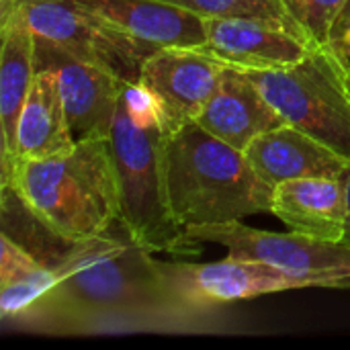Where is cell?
Returning <instances> with one entry per match:
<instances>
[{"label":"cell","mask_w":350,"mask_h":350,"mask_svg":"<svg viewBox=\"0 0 350 350\" xmlns=\"http://www.w3.org/2000/svg\"><path fill=\"white\" fill-rule=\"evenodd\" d=\"M209 314L168 285L162 260L123 226L115 250L64 277L10 322L47 334L199 330Z\"/></svg>","instance_id":"cell-1"},{"label":"cell","mask_w":350,"mask_h":350,"mask_svg":"<svg viewBox=\"0 0 350 350\" xmlns=\"http://www.w3.org/2000/svg\"><path fill=\"white\" fill-rule=\"evenodd\" d=\"M121 203V224L150 252L199 254L170 211L164 142L166 129L152 96L129 84L121 94L109 133Z\"/></svg>","instance_id":"cell-2"},{"label":"cell","mask_w":350,"mask_h":350,"mask_svg":"<svg viewBox=\"0 0 350 350\" xmlns=\"http://www.w3.org/2000/svg\"><path fill=\"white\" fill-rule=\"evenodd\" d=\"M164 170L170 211L180 228L271 213L275 189L242 150L191 121L166 133Z\"/></svg>","instance_id":"cell-3"},{"label":"cell","mask_w":350,"mask_h":350,"mask_svg":"<svg viewBox=\"0 0 350 350\" xmlns=\"http://www.w3.org/2000/svg\"><path fill=\"white\" fill-rule=\"evenodd\" d=\"M4 183H10L49 228L72 240L100 236L121 217L109 137L76 142L72 152L55 158H16Z\"/></svg>","instance_id":"cell-4"},{"label":"cell","mask_w":350,"mask_h":350,"mask_svg":"<svg viewBox=\"0 0 350 350\" xmlns=\"http://www.w3.org/2000/svg\"><path fill=\"white\" fill-rule=\"evenodd\" d=\"M283 121L350 162V96L345 64L318 47L304 59L267 70H244Z\"/></svg>","instance_id":"cell-5"},{"label":"cell","mask_w":350,"mask_h":350,"mask_svg":"<svg viewBox=\"0 0 350 350\" xmlns=\"http://www.w3.org/2000/svg\"><path fill=\"white\" fill-rule=\"evenodd\" d=\"M14 4L35 35L74 57L109 70L127 84H137L144 62L160 47L142 41L80 0H2Z\"/></svg>","instance_id":"cell-6"},{"label":"cell","mask_w":350,"mask_h":350,"mask_svg":"<svg viewBox=\"0 0 350 350\" xmlns=\"http://www.w3.org/2000/svg\"><path fill=\"white\" fill-rule=\"evenodd\" d=\"M193 242L224 246L228 254L265 262L301 287L350 289V246L295 232L277 234L248 228L240 219L187 228Z\"/></svg>","instance_id":"cell-7"},{"label":"cell","mask_w":350,"mask_h":350,"mask_svg":"<svg viewBox=\"0 0 350 350\" xmlns=\"http://www.w3.org/2000/svg\"><path fill=\"white\" fill-rule=\"evenodd\" d=\"M224 68L199 47H160L144 62L137 84L152 96L170 133L197 121L217 90Z\"/></svg>","instance_id":"cell-8"},{"label":"cell","mask_w":350,"mask_h":350,"mask_svg":"<svg viewBox=\"0 0 350 350\" xmlns=\"http://www.w3.org/2000/svg\"><path fill=\"white\" fill-rule=\"evenodd\" d=\"M37 68H51L57 74L68 123L76 142L109 137L121 94L129 86L127 82L105 68L74 57L41 35H35Z\"/></svg>","instance_id":"cell-9"},{"label":"cell","mask_w":350,"mask_h":350,"mask_svg":"<svg viewBox=\"0 0 350 350\" xmlns=\"http://www.w3.org/2000/svg\"><path fill=\"white\" fill-rule=\"evenodd\" d=\"M162 271L168 285L191 306L213 310L221 304L252 299L267 293L299 289L281 271L248 258L228 254L217 262H164Z\"/></svg>","instance_id":"cell-10"},{"label":"cell","mask_w":350,"mask_h":350,"mask_svg":"<svg viewBox=\"0 0 350 350\" xmlns=\"http://www.w3.org/2000/svg\"><path fill=\"white\" fill-rule=\"evenodd\" d=\"M205 35L199 49L240 70L289 66L318 49L277 23L246 16H207Z\"/></svg>","instance_id":"cell-11"},{"label":"cell","mask_w":350,"mask_h":350,"mask_svg":"<svg viewBox=\"0 0 350 350\" xmlns=\"http://www.w3.org/2000/svg\"><path fill=\"white\" fill-rule=\"evenodd\" d=\"M0 183L16 162V129L35 70V33L23 12L0 0Z\"/></svg>","instance_id":"cell-12"},{"label":"cell","mask_w":350,"mask_h":350,"mask_svg":"<svg viewBox=\"0 0 350 350\" xmlns=\"http://www.w3.org/2000/svg\"><path fill=\"white\" fill-rule=\"evenodd\" d=\"M197 123L242 152L258 135L287 125L246 72L234 66L224 68L221 82Z\"/></svg>","instance_id":"cell-13"},{"label":"cell","mask_w":350,"mask_h":350,"mask_svg":"<svg viewBox=\"0 0 350 350\" xmlns=\"http://www.w3.org/2000/svg\"><path fill=\"white\" fill-rule=\"evenodd\" d=\"M244 154L256 174L273 189L295 178H340L349 164L332 148L291 125H281L258 135Z\"/></svg>","instance_id":"cell-14"},{"label":"cell","mask_w":350,"mask_h":350,"mask_svg":"<svg viewBox=\"0 0 350 350\" xmlns=\"http://www.w3.org/2000/svg\"><path fill=\"white\" fill-rule=\"evenodd\" d=\"M271 213L295 234L342 242L349 215L345 187L328 176L285 180L275 187Z\"/></svg>","instance_id":"cell-15"},{"label":"cell","mask_w":350,"mask_h":350,"mask_svg":"<svg viewBox=\"0 0 350 350\" xmlns=\"http://www.w3.org/2000/svg\"><path fill=\"white\" fill-rule=\"evenodd\" d=\"M133 37L156 47H201L205 16L166 0H80Z\"/></svg>","instance_id":"cell-16"},{"label":"cell","mask_w":350,"mask_h":350,"mask_svg":"<svg viewBox=\"0 0 350 350\" xmlns=\"http://www.w3.org/2000/svg\"><path fill=\"white\" fill-rule=\"evenodd\" d=\"M74 146L57 74L51 68H37L16 129V158H55Z\"/></svg>","instance_id":"cell-17"},{"label":"cell","mask_w":350,"mask_h":350,"mask_svg":"<svg viewBox=\"0 0 350 350\" xmlns=\"http://www.w3.org/2000/svg\"><path fill=\"white\" fill-rule=\"evenodd\" d=\"M166 2L193 10L205 18L207 16H246V18L271 21L299 35L301 39L310 41L308 35L301 31V27L289 16L283 0H166Z\"/></svg>","instance_id":"cell-18"},{"label":"cell","mask_w":350,"mask_h":350,"mask_svg":"<svg viewBox=\"0 0 350 350\" xmlns=\"http://www.w3.org/2000/svg\"><path fill=\"white\" fill-rule=\"evenodd\" d=\"M347 0H283L289 16L316 47H326L328 31Z\"/></svg>","instance_id":"cell-19"},{"label":"cell","mask_w":350,"mask_h":350,"mask_svg":"<svg viewBox=\"0 0 350 350\" xmlns=\"http://www.w3.org/2000/svg\"><path fill=\"white\" fill-rule=\"evenodd\" d=\"M326 47L342 62H350V0L345 2V6L338 10L336 18L330 25L328 31V43Z\"/></svg>","instance_id":"cell-20"},{"label":"cell","mask_w":350,"mask_h":350,"mask_svg":"<svg viewBox=\"0 0 350 350\" xmlns=\"http://www.w3.org/2000/svg\"><path fill=\"white\" fill-rule=\"evenodd\" d=\"M340 183H342V187H345V195H347V207H349V215H347V232H345L342 244L350 246V162L347 164L345 172L340 174Z\"/></svg>","instance_id":"cell-21"},{"label":"cell","mask_w":350,"mask_h":350,"mask_svg":"<svg viewBox=\"0 0 350 350\" xmlns=\"http://www.w3.org/2000/svg\"><path fill=\"white\" fill-rule=\"evenodd\" d=\"M345 80H347V90H349L350 96V62L349 64H345Z\"/></svg>","instance_id":"cell-22"}]
</instances>
